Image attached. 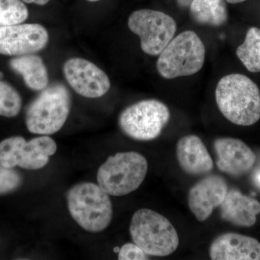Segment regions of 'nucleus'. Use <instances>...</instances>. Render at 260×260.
<instances>
[{
  "instance_id": "f257e3e1",
  "label": "nucleus",
  "mask_w": 260,
  "mask_h": 260,
  "mask_svg": "<svg viewBox=\"0 0 260 260\" xmlns=\"http://www.w3.org/2000/svg\"><path fill=\"white\" fill-rule=\"evenodd\" d=\"M215 100L224 117L233 124L251 126L260 119V90L246 75H225L215 89Z\"/></svg>"
},
{
  "instance_id": "f03ea898",
  "label": "nucleus",
  "mask_w": 260,
  "mask_h": 260,
  "mask_svg": "<svg viewBox=\"0 0 260 260\" xmlns=\"http://www.w3.org/2000/svg\"><path fill=\"white\" fill-rule=\"evenodd\" d=\"M71 102V95L64 84L48 85L27 109V129L32 134H55L63 127L70 115Z\"/></svg>"
},
{
  "instance_id": "7ed1b4c3",
  "label": "nucleus",
  "mask_w": 260,
  "mask_h": 260,
  "mask_svg": "<svg viewBox=\"0 0 260 260\" xmlns=\"http://www.w3.org/2000/svg\"><path fill=\"white\" fill-rule=\"evenodd\" d=\"M67 202L72 218L87 232H103L112 222V201L99 184L83 182L73 186L67 194Z\"/></svg>"
},
{
  "instance_id": "20e7f679",
  "label": "nucleus",
  "mask_w": 260,
  "mask_h": 260,
  "mask_svg": "<svg viewBox=\"0 0 260 260\" xmlns=\"http://www.w3.org/2000/svg\"><path fill=\"white\" fill-rule=\"evenodd\" d=\"M129 232L133 243L150 256L170 255L179 245V235L172 223L164 215L146 208L135 212Z\"/></svg>"
},
{
  "instance_id": "39448f33",
  "label": "nucleus",
  "mask_w": 260,
  "mask_h": 260,
  "mask_svg": "<svg viewBox=\"0 0 260 260\" xmlns=\"http://www.w3.org/2000/svg\"><path fill=\"white\" fill-rule=\"evenodd\" d=\"M148 170V162L137 152H124L109 157L97 173L98 184L109 196H124L138 189Z\"/></svg>"
},
{
  "instance_id": "423d86ee",
  "label": "nucleus",
  "mask_w": 260,
  "mask_h": 260,
  "mask_svg": "<svg viewBox=\"0 0 260 260\" xmlns=\"http://www.w3.org/2000/svg\"><path fill=\"white\" fill-rule=\"evenodd\" d=\"M205 47L192 30H186L174 38L160 53L156 68L162 78L175 79L189 76L203 68Z\"/></svg>"
},
{
  "instance_id": "0eeeda50",
  "label": "nucleus",
  "mask_w": 260,
  "mask_h": 260,
  "mask_svg": "<svg viewBox=\"0 0 260 260\" xmlns=\"http://www.w3.org/2000/svg\"><path fill=\"white\" fill-rule=\"evenodd\" d=\"M171 113L156 99L140 101L126 107L119 117V126L126 136L138 141L158 138L169 124Z\"/></svg>"
},
{
  "instance_id": "6e6552de",
  "label": "nucleus",
  "mask_w": 260,
  "mask_h": 260,
  "mask_svg": "<svg viewBox=\"0 0 260 260\" xmlns=\"http://www.w3.org/2000/svg\"><path fill=\"white\" fill-rule=\"evenodd\" d=\"M57 150L56 142L48 135L26 141L23 137L7 138L0 143V164L13 169L38 170L47 165L49 157Z\"/></svg>"
},
{
  "instance_id": "1a4fd4ad",
  "label": "nucleus",
  "mask_w": 260,
  "mask_h": 260,
  "mask_svg": "<svg viewBox=\"0 0 260 260\" xmlns=\"http://www.w3.org/2000/svg\"><path fill=\"white\" fill-rule=\"evenodd\" d=\"M128 27L140 39L142 50L158 56L174 39L177 25L170 15L157 10H136L130 15Z\"/></svg>"
},
{
  "instance_id": "9d476101",
  "label": "nucleus",
  "mask_w": 260,
  "mask_h": 260,
  "mask_svg": "<svg viewBox=\"0 0 260 260\" xmlns=\"http://www.w3.org/2000/svg\"><path fill=\"white\" fill-rule=\"evenodd\" d=\"M49 39V32L40 24L0 26V54L20 56L34 54L47 47Z\"/></svg>"
},
{
  "instance_id": "9b49d317",
  "label": "nucleus",
  "mask_w": 260,
  "mask_h": 260,
  "mask_svg": "<svg viewBox=\"0 0 260 260\" xmlns=\"http://www.w3.org/2000/svg\"><path fill=\"white\" fill-rule=\"evenodd\" d=\"M65 79L72 88L81 96L100 98L109 91V77L97 65L83 58H71L63 65Z\"/></svg>"
},
{
  "instance_id": "f8f14e48",
  "label": "nucleus",
  "mask_w": 260,
  "mask_h": 260,
  "mask_svg": "<svg viewBox=\"0 0 260 260\" xmlns=\"http://www.w3.org/2000/svg\"><path fill=\"white\" fill-rule=\"evenodd\" d=\"M228 191L226 181L218 175L203 178L191 186L188 194V205L195 218L204 222L214 209L221 205Z\"/></svg>"
},
{
  "instance_id": "ddd939ff",
  "label": "nucleus",
  "mask_w": 260,
  "mask_h": 260,
  "mask_svg": "<svg viewBox=\"0 0 260 260\" xmlns=\"http://www.w3.org/2000/svg\"><path fill=\"white\" fill-rule=\"evenodd\" d=\"M219 170L234 177L247 174L254 167L256 155L245 143L232 138H218L213 142Z\"/></svg>"
},
{
  "instance_id": "4468645a",
  "label": "nucleus",
  "mask_w": 260,
  "mask_h": 260,
  "mask_svg": "<svg viewBox=\"0 0 260 260\" xmlns=\"http://www.w3.org/2000/svg\"><path fill=\"white\" fill-rule=\"evenodd\" d=\"M209 254L213 260H260V243L237 233H225L212 242Z\"/></svg>"
},
{
  "instance_id": "2eb2a0df",
  "label": "nucleus",
  "mask_w": 260,
  "mask_h": 260,
  "mask_svg": "<svg viewBox=\"0 0 260 260\" xmlns=\"http://www.w3.org/2000/svg\"><path fill=\"white\" fill-rule=\"evenodd\" d=\"M177 158L179 167L189 175H205L213 169V158L197 135H186L178 141Z\"/></svg>"
},
{
  "instance_id": "dca6fc26",
  "label": "nucleus",
  "mask_w": 260,
  "mask_h": 260,
  "mask_svg": "<svg viewBox=\"0 0 260 260\" xmlns=\"http://www.w3.org/2000/svg\"><path fill=\"white\" fill-rule=\"evenodd\" d=\"M220 207L221 218L237 226H253L260 213L259 202L237 189L228 191Z\"/></svg>"
},
{
  "instance_id": "f3484780",
  "label": "nucleus",
  "mask_w": 260,
  "mask_h": 260,
  "mask_svg": "<svg viewBox=\"0 0 260 260\" xmlns=\"http://www.w3.org/2000/svg\"><path fill=\"white\" fill-rule=\"evenodd\" d=\"M13 71L21 75L26 86L36 91H42L49 85L47 66L41 56L30 54L16 56L10 61Z\"/></svg>"
},
{
  "instance_id": "a211bd4d",
  "label": "nucleus",
  "mask_w": 260,
  "mask_h": 260,
  "mask_svg": "<svg viewBox=\"0 0 260 260\" xmlns=\"http://www.w3.org/2000/svg\"><path fill=\"white\" fill-rule=\"evenodd\" d=\"M189 8L191 18L200 25L220 27L227 22L225 0H193Z\"/></svg>"
},
{
  "instance_id": "6ab92c4d",
  "label": "nucleus",
  "mask_w": 260,
  "mask_h": 260,
  "mask_svg": "<svg viewBox=\"0 0 260 260\" xmlns=\"http://www.w3.org/2000/svg\"><path fill=\"white\" fill-rule=\"evenodd\" d=\"M237 55L251 73L260 72V29L252 27L246 32L245 40L237 49Z\"/></svg>"
},
{
  "instance_id": "aec40b11",
  "label": "nucleus",
  "mask_w": 260,
  "mask_h": 260,
  "mask_svg": "<svg viewBox=\"0 0 260 260\" xmlns=\"http://www.w3.org/2000/svg\"><path fill=\"white\" fill-rule=\"evenodd\" d=\"M28 15V8L22 0H0V26L23 23Z\"/></svg>"
},
{
  "instance_id": "412c9836",
  "label": "nucleus",
  "mask_w": 260,
  "mask_h": 260,
  "mask_svg": "<svg viewBox=\"0 0 260 260\" xmlns=\"http://www.w3.org/2000/svg\"><path fill=\"white\" fill-rule=\"evenodd\" d=\"M22 108V99L18 92L7 82L0 80V116L15 117Z\"/></svg>"
},
{
  "instance_id": "4be33fe9",
  "label": "nucleus",
  "mask_w": 260,
  "mask_h": 260,
  "mask_svg": "<svg viewBox=\"0 0 260 260\" xmlns=\"http://www.w3.org/2000/svg\"><path fill=\"white\" fill-rule=\"evenodd\" d=\"M22 182L23 179L18 172L0 164V194L13 192L20 187Z\"/></svg>"
},
{
  "instance_id": "5701e85b",
  "label": "nucleus",
  "mask_w": 260,
  "mask_h": 260,
  "mask_svg": "<svg viewBox=\"0 0 260 260\" xmlns=\"http://www.w3.org/2000/svg\"><path fill=\"white\" fill-rule=\"evenodd\" d=\"M147 254L141 248L135 243H127L121 246L118 254L119 260H145L149 259Z\"/></svg>"
},
{
  "instance_id": "b1692460",
  "label": "nucleus",
  "mask_w": 260,
  "mask_h": 260,
  "mask_svg": "<svg viewBox=\"0 0 260 260\" xmlns=\"http://www.w3.org/2000/svg\"><path fill=\"white\" fill-rule=\"evenodd\" d=\"M22 1L23 3H28V4H36L43 6V5H47L50 0H22Z\"/></svg>"
},
{
  "instance_id": "393cba45",
  "label": "nucleus",
  "mask_w": 260,
  "mask_h": 260,
  "mask_svg": "<svg viewBox=\"0 0 260 260\" xmlns=\"http://www.w3.org/2000/svg\"><path fill=\"white\" fill-rule=\"evenodd\" d=\"M193 0H177V4L180 8H189Z\"/></svg>"
},
{
  "instance_id": "a878e982",
  "label": "nucleus",
  "mask_w": 260,
  "mask_h": 260,
  "mask_svg": "<svg viewBox=\"0 0 260 260\" xmlns=\"http://www.w3.org/2000/svg\"><path fill=\"white\" fill-rule=\"evenodd\" d=\"M246 0H226L227 3H230V4H238V3H243L245 2Z\"/></svg>"
},
{
  "instance_id": "bb28decb",
  "label": "nucleus",
  "mask_w": 260,
  "mask_h": 260,
  "mask_svg": "<svg viewBox=\"0 0 260 260\" xmlns=\"http://www.w3.org/2000/svg\"><path fill=\"white\" fill-rule=\"evenodd\" d=\"M256 182L258 186H260V173L256 175Z\"/></svg>"
},
{
  "instance_id": "cd10ccee",
  "label": "nucleus",
  "mask_w": 260,
  "mask_h": 260,
  "mask_svg": "<svg viewBox=\"0 0 260 260\" xmlns=\"http://www.w3.org/2000/svg\"><path fill=\"white\" fill-rule=\"evenodd\" d=\"M119 250H120V249H119V247H116L114 249V251H115V252H119Z\"/></svg>"
},
{
  "instance_id": "c85d7f7f",
  "label": "nucleus",
  "mask_w": 260,
  "mask_h": 260,
  "mask_svg": "<svg viewBox=\"0 0 260 260\" xmlns=\"http://www.w3.org/2000/svg\"><path fill=\"white\" fill-rule=\"evenodd\" d=\"M88 2H92V3H94V2L100 1V0H87Z\"/></svg>"
},
{
  "instance_id": "c756f323",
  "label": "nucleus",
  "mask_w": 260,
  "mask_h": 260,
  "mask_svg": "<svg viewBox=\"0 0 260 260\" xmlns=\"http://www.w3.org/2000/svg\"><path fill=\"white\" fill-rule=\"evenodd\" d=\"M3 73H2V72H0V80H1L2 78H3Z\"/></svg>"
}]
</instances>
